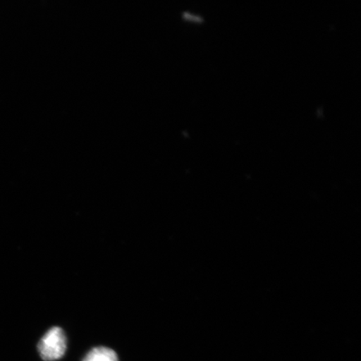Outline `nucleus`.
Returning <instances> with one entry per match:
<instances>
[{
  "mask_svg": "<svg viewBox=\"0 0 361 361\" xmlns=\"http://www.w3.org/2000/svg\"><path fill=\"white\" fill-rule=\"evenodd\" d=\"M66 336L60 327L49 329L38 344L39 353L45 361L60 360L66 354Z\"/></svg>",
  "mask_w": 361,
  "mask_h": 361,
  "instance_id": "1",
  "label": "nucleus"
},
{
  "mask_svg": "<svg viewBox=\"0 0 361 361\" xmlns=\"http://www.w3.org/2000/svg\"><path fill=\"white\" fill-rule=\"evenodd\" d=\"M82 361H119V359L114 350L100 346L90 350Z\"/></svg>",
  "mask_w": 361,
  "mask_h": 361,
  "instance_id": "2",
  "label": "nucleus"
}]
</instances>
